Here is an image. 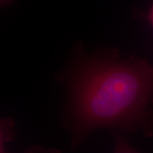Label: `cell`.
I'll list each match as a JSON object with an SVG mask.
<instances>
[{
    "label": "cell",
    "instance_id": "cell-1",
    "mask_svg": "<svg viewBox=\"0 0 153 153\" xmlns=\"http://www.w3.org/2000/svg\"><path fill=\"white\" fill-rule=\"evenodd\" d=\"M81 55L70 74L72 145L99 128L153 135V66L118 50Z\"/></svg>",
    "mask_w": 153,
    "mask_h": 153
},
{
    "label": "cell",
    "instance_id": "cell-2",
    "mask_svg": "<svg viewBox=\"0 0 153 153\" xmlns=\"http://www.w3.org/2000/svg\"><path fill=\"white\" fill-rule=\"evenodd\" d=\"M14 135L15 124L12 118H0V152H5V145L13 140Z\"/></svg>",
    "mask_w": 153,
    "mask_h": 153
},
{
    "label": "cell",
    "instance_id": "cell-3",
    "mask_svg": "<svg viewBox=\"0 0 153 153\" xmlns=\"http://www.w3.org/2000/svg\"><path fill=\"white\" fill-rule=\"evenodd\" d=\"M147 19H148V22L150 23L152 27L153 28V4L150 7V9H149L148 15H147Z\"/></svg>",
    "mask_w": 153,
    "mask_h": 153
},
{
    "label": "cell",
    "instance_id": "cell-4",
    "mask_svg": "<svg viewBox=\"0 0 153 153\" xmlns=\"http://www.w3.org/2000/svg\"><path fill=\"white\" fill-rule=\"evenodd\" d=\"M13 2V0H0V7L8 6Z\"/></svg>",
    "mask_w": 153,
    "mask_h": 153
}]
</instances>
